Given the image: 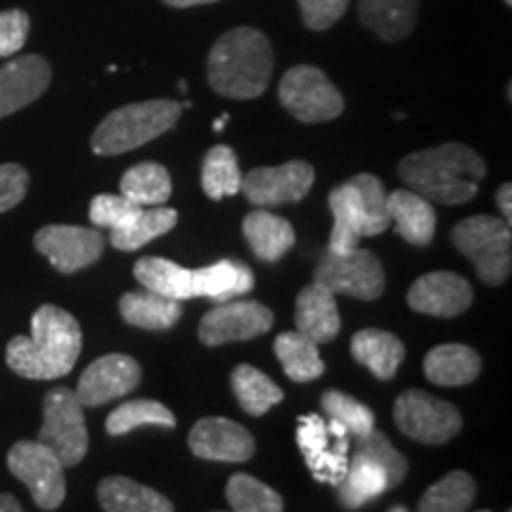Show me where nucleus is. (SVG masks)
<instances>
[{
    "mask_svg": "<svg viewBox=\"0 0 512 512\" xmlns=\"http://www.w3.org/2000/svg\"><path fill=\"white\" fill-rule=\"evenodd\" d=\"M328 204L332 211V233L328 252L349 254L358 247V240L370 238V221L363 195L354 181H347L330 190Z\"/></svg>",
    "mask_w": 512,
    "mask_h": 512,
    "instance_id": "19",
    "label": "nucleus"
},
{
    "mask_svg": "<svg viewBox=\"0 0 512 512\" xmlns=\"http://www.w3.org/2000/svg\"><path fill=\"white\" fill-rule=\"evenodd\" d=\"M53 69L41 55H24L0 67V119L31 105L48 91Z\"/></svg>",
    "mask_w": 512,
    "mask_h": 512,
    "instance_id": "18",
    "label": "nucleus"
},
{
    "mask_svg": "<svg viewBox=\"0 0 512 512\" xmlns=\"http://www.w3.org/2000/svg\"><path fill=\"white\" fill-rule=\"evenodd\" d=\"M0 512H24V508L12 494H0Z\"/></svg>",
    "mask_w": 512,
    "mask_h": 512,
    "instance_id": "47",
    "label": "nucleus"
},
{
    "mask_svg": "<svg viewBox=\"0 0 512 512\" xmlns=\"http://www.w3.org/2000/svg\"><path fill=\"white\" fill-rule=\"evenodd\" d=\"M143 370L136 358L126 354H107L83 370L79 387L74 389L83 408H98L102 403L121 399L140 384Z\"/></svg>",
    "mask_w": 512,
    "mask_h": 512,
    "instance_id": "15",
    "label": "nucleus"
},
{
    "mask_svg": "<svg viewBox=\"0 0 512 512\" xmlns=\"http://www.w3.org/2000/svg\"><path fill=\"white\" fill-rule=\"evenodd\" d=\"M190 451L214 463H247L256 444L249 430L228 418H204L192 427L188 437Z\"/></svg>",
    "mask_w": 512,
    "mask_h": 512,
    "instance_id": "17",
    "label": "nucleus"
},
{
    "mask_svg": "<svg viewBox=\"0 0 512 512\" xmlns=\"http://www.w3.org/2000/svg\"><path fill=\"white\" fill-rule=\"evenodd\" d=\"M358 185L363 195V204H366L368 221H370V238L382 235L389 228V211H387V190H384L382 181L373 174H358L351 178Z\"/></svg>",
    "mask_w": 512,
    "mask_h": 512,
    "instance_id": "41",
    "label": "nucleus"
},
{
    "mask_svg": "<svg viewBox=\"0 0 512 512\" xmlns=\"http://www.w3.org/2000/svg\"><path fill=\"white\" fill-rule=\"evenodd\" d=\"M389 489H392V484H389L387 472L366 458H349L347 475L337 484L339 503L347 510L363 508L377 496L387 494Z\"/></svg>",
    "mask_w": 512,
    "mask_h": 512,
    "instance_id": "31",
    "label": "nucleus"
},
{
    "mask_svg": "<svg viewBox=\"0 0 512 512\" xmlns=\"http://www.w3.org/2000/svg\"><path fill=\"white\" fill-rule=\"evenodd\" d=\"M105 427L107 434H112V437H124V434L138 430V427H166V430H174L176 415L164 403L152 399H136L114 408L107 415Z\"/></svg>",
    "mask_w": 512,
    "mask_h": 512,
    "instance_id": "36",
    "label": "nucleus"
},
{
    "mask_svg": "<svg viewBox=\"0 0 512 512\" xmlns=\"http://www.w3.org/2000/svg\"><path fill=\"white\" fill-rule=\"evenodd\" d=\"M64 467L79 465L88 453V427L74 389L55 387L43 399V427L38 439Z\"/></svg>",
    "mask_w": 512,
    "mask_h": 512,
    "instance_id": "6",
    "label": "nucleus"
},
{
    "mask_svg": "<svg viewBox=\"0 0 512 512\" xmlns=\"http://www.w3.org/2000/svg\"><path fill=\"white\" fill-rule=\"evenodd\" d=\"M313 280L325 285L332 294L373 302L384 292L382 261L370 249H351L349 254L325 252L320 256Z\"/></svg>",
    "mask_w": 512,
    "mask_h": 512,
    "instance_id": "9",
    "label": "nucleus"
},
{
    "mask_svg": "<svg viewBox=\"0 0 512 512\" xmlns=\"http://www.w3.org/2000/svg\"><path fill=\"white\" fill-rule=\"evenodd\" d=\"M394 422L408 439L420 444H446L463 427V418L453 403L420 389H408L396 399Z\"/></svg>",
    "mask_w": 512,
    "mask_h": 512,
    "instance_id": "10",
    "label": "nucleus"
},
{
    "mask_svg": "<svg viewBox=\"0 0 512 512\" xmlns=\"http://www.w3.org/2000/svg\"><path fill=\"white\" fill-rule=\"evenodd\" d=\"M136 207L138 204L126 200L124 195H95L88 216H91V223L95 228L112 230L117 228Z\"/></svg>",
    "mask_w": 512,
    "mask_h": 512,
    "instance_id": "44",
    "label": "nucleus"
},
{
    "mask_svg": "<svg viewBox=\"0 0 512 512\" xmlns=\"http://www.w3.org/2000/svg\"><path fill=\"white\" fill-rule=\"evenodd\" d=\"M505 5H508V8H510V5H512V0H505Z\"/></svg>",
    "mask_w": 512,
    "mask_h": 512,
    "instance_id": "52",
    "label": "nucleus"
},
{
    "mask_svg": "<svg viewBox=\"0 0 512 512\" xmlns=\"http://www.w3.org/2000/svg\"><path fill=\"white\" fill-rule=\"evenodd\" d=\"M422 370L439 387H463L482 373V356L465 344H439L425 356Z\"/></svg>",
    "mask_w": 512,
    "mask_h": 512,
    "instance_id": "24",
    "label": "nucleus"
},
{
    "mask_svg": "<svg viewBox=\"0 0 512 512\" xmlns=\"http://www.w3.org/2000/svg\"><path fill=\"white\" fill-rule=\"evenodd\" d=\"M98 501L105 512H174L169 498L128 477L102 479Z\"/></svg>",
    "mask_w": 512,
    "mask_h": 512,
    "instance_id": "28",
    "label": "nucleus"
},
{
    "mask_svg": "<svg viewBox=\"0 0 512 512\" xmlns=\"http://www.w3.org/2000/svg\"><path fill=\"white\" fill-rule=\"evenodd\" d=\"M337 294H332L328 287L313 280L306 285L297 297L294 306V325L297 332L309 337L316 344H328L339 335L342 320L337 311Z\"/></svg>",
    "mask_w": 512,
    "mask_h": 512,
    "instance_id": "20",
    "label": "nucleus"
},
{
    "mask_svg": "<svg viewBox=\"0 0 512 512\" xmlns=\"http://www.w3.org/2000/svg\"><path fill=\"white\" fill-rule=\"evenodd\" d=\"M389 512H408L406 508H403V505H394V508L392 510H389Z\"/></svg>",
    "mask_w": 512,
    "mask_h": 512,
    "instance_id": "50",
    "label": "nucleus"
},
{
    "mask_svg": "<svg viewBox=\"0 0 512 512\" xmlns=\"http://www.w3.org/2000/svg\"><path fill=\"white\" fill-rule=\"evenodd\" d=\"M418 5L420 0H358V17L382 41L399 43L411 36Z\"/></svg>",
    "mask_w": 512,
    "mask_h": 512,
    "instance_id": "25",
    "label": "nucleus"
},
{
    "mask_svg": "<svg viewBox=\"0 0 512 512\" xmlns=\"http://www.w3.org/2000/svg\"><path fill=\"white\" fill-rule=\"evenodd\" d=\"M171 8H195V5H209L216 3V0H164Z\"/></svg>",
    "mask_w": 512,
    "mask_h": 512,
    "instance_id": "48",
    "label": "nucleus"
},
{
    "mask_svg": "<svg viewBox=\"0 0 512 512\" xmlns=\"http://www.w3.org/2000/svg\"><path fill=\"white\" fill-rule=\"evenodd\" d=\"M389 219L394 221L396 233L408 245L427 247L437 230V211L432 202L413 190H394L387 195Z\"/></svg>",
    "mask_w": 512,
    "mask_h": 512,
    "instance_id": "21",
    "label": "nucleus"
},
{
    "mask_svg": "<svg viewBox=\"0 0 512 512\" xmlns=\"http://www.w3.org/2000/svg\"><path fill=\"white\" fill-rule=\"evenodd\" d=\"M320 403H323L325 415L335 420L337 425H342L351 439H361L375 430V413L370 411L366 403L356 401L354 396L330 389V392L323 394Z\"/></svg>",
    "mask_w": 512,
    "mask_h": 512,
    "instance_id": "40",
    "label": "nucleus"
},
{
    "mask_svg": "<svg viewBox=\"0 0 512 512\" xmlns=\"http://www.w3.org/2000/svg\"><path fill=\"white\" fill-rule=\"evenodd\" d=\"M316 181V171L304 159L280 166H259L247 176H242V188L245 197L254 207L268 209L280 207V204L302 202Z\"/></svg>",
    "mask_w": 512,
    "mask_h": 512,
    "instance_id": "12",
    "label": "nucleus"
},
{
    "mask_svg": "<svg viewBox=\"0 0 512 512\" xmlns=\"http://www.w3.org/2000/svg\"><path fill=\"white\" fill-rule=\"evenodd\" d=\"M283 107L302 124L332 121L344 112V98L323 69L311 64H297L287 69L278 86Z\"/></svg>",
    "mask_w": 512,
    "mask_h": 512,
    "instance_id": "7",
    "label": "nucleus"
},
{
    "mask_svg": "<svg viewBox=\"0 0 512 512\" xmlns=\"http://www.w3.org/2000/svg\"><path fill=\"white\" fill-rule=\"evenodd\" d=\"M226 501L233 512H283L285 503L278 491L252 475H233L226 486Z\"/></svg>",
    "mask_w": 512,
    "mask_h": 512,
    "instance_id": "38",
    "label": "nucleus"
},
{
    "mask_svg": "<svg viewBox=\"0 0 512 512\" xmlns=\"http://www.w3.org/2000/svg\"><path fill=\"white\" fill-rule=\"evenodd\" d=\"M171 183L166 166L157 162H140L121 176V195L138 207H162L171 197Z\"/></svg>",
    "mask_w": 512,
    "mask_h": 512,
    "instance_id": "33",
    "label": "nucleus"
},
{
    "mask_svg": "<svg viewBox=\"0 0 512 512\" xmlns=\"http://www.w3.org/2000/svg\"><path fill=\"white\" fill-rule=\"evenodd\" d=\"M304 24L311 31H325L335 27L349 8V0H297Z\"/></svg>",
    "mask_w": 512,
    "mask_h": 512,
    "instance_id": "43",
    "label": "nucleus"
},
{
    "mask_svg": "<svg viewBox=\"0 0 512 512\" xmlns=\"http://www.w3.org/2000/svg\"><path fill=\"white\" fill-rule=\"evenodd\" d=\"M242 233H245L247 245L252 247L256 259L266 261V264L283 259L297 242L292 223L283 216L271 214L268 209H254L252 214H247L242 221Z\"/></svg>",
    "mask_w": 512,
    "mask_h": 512,
    "instance_id": "23",
    "label": "nucleus"
},
{
    "mask_svg": "<svg viewBox=\"0 0 512 512\" xmlns=\"http://www.w3.org/2000/svg\"><path fill=\"white\" fill-rule=\"evenodd\" d=\"M351 441H354V446H351L349 458H366L370 463L380 465L382 470L387 472L392 489H396V486L406 479L408 460L396 451L392 441L387 439V434L373 430L370 434H366V437L351 439Z\"/></svg>",
    "mask_w": 512,
    "mask_h": 512,
    "instance_id": "39",
    "label": "nucleus"
},
{
    "mask_svg": "<svg viewBox=\"0 0 512 512\" xmlns=\"http://www.w3.org/2000/svg\"><path fill=\"white\" fill-rule=\"evenodd\" d=\"M273 328V311L259 302H223L204 313L200 342L204 347H223L228 342H247Z\"/></svg>",
    "mask_w": 512,
    "mask_h": 512,
    "instance_id": "13",
    "label": "nucleus"
},
{
    "mask_svg": "<svg viewBox=\"0 0 512 512\" xmlns=\"http://www.w3.org/2000/svg\"><path fill=\"white\" fill-rule=\"evenodd\" d=\"M456 249L477 268L479 280L491 287L503 285L512 271L510 223L496 216H470L453 228Z\"/></svg>",
    "mask_w": 512,
    "mask_h": 512,
    "instance_id": "5",
    "label": "nucleus"
},
{
    "mask_svg": "<svg viewBox=\"0 0 512 512\" xmlns=\"http://www.w3.org/2000/svg\"><path fill=\"white\" fill-rule=\"evenodd\" d=\"M254 273L242 261L221 259L216 264L192 271V292L195 297H207L211 302H233L242 294L252 292Z\"/></svg>",
    "mask_w": 512,
    "mask_h": 512,
    "instance_id": "22",
    "label": "nucleus"
},
{
    "mask_svg": "<svg viewBox=\"0 0 512 512\" xmlns=\"http://www.w3.org/2000/svg\"><path fill=\"white\" fill-rule=\"evenodd\" d=\"M297 444L316 482L332 486L342 482L351 451V437L342 425L320 418L318 413L302 415L297 422Z\"/></svg>",
    "mask_w": 512,
    "mask_h": 512,
    "instance_id": "8",
    "label": "nucleus"
},
{
    "mask_svg": "<svg viewBox=\"0 0 512 512\" xmlns=\"http://www.w3.org/2000/svg\"><path fill=\"white\" fill-rule=\"evenodd\" d=\"M178 91H188V86H185V81H178Z\"/></svg>",
    "mask_w": 512,
    "mask_h": 512,
    "instance_id": "51",
    "label": "nucleus"
},
{
    "mask_svg": "<svg viewBox=\"0 0 512 512\" xmlns=\"http://www.w3.org/2000/svg\"><path fill=\"white\" fill-rule=\"evenodd\" d=\"M475 292L463 275L434 271L415 280L408 290V306L434 318H456L470 309Z\"/></svg>",
    "mask_w": 512,
    "mask_h": 512,
    "instance_id": "16",
    "label": "nucleus"
},
{
    "mask_svg": "<svg viewBox=\"0 0 512 512\" xmlns=\"http://www.w3.org/2000/svg\"><path fill=\"white\" fill-rule=\"evenodd\" d=\"M351 356L361 366H366L377 380L387 382L399 370L403 356H406V347L392 332L368 328L351 337Z\"/></svg>",
    "mask_w": 512,
    "mask_h": 512,
    "instance_id": "27",
    "label": "nucleus"
},
{
    "mask_svg": "<svg viewBox=\"0 0 512 512\" xmlns=\"http://www.w3.org/2000/svg\"><path fill=\"white\" fill-rule=\"evenodd\" d=\"M133 275L145 290L162 294V297L185 302L195 299L192 292V268H185L176 261L162 259V256H143L133 268Z\"/></svg>",
    "mask_w": 512,
    "mask_h": 512,
    "instance_id": "30",
    "label": "nucleus"
},
{
    "mask_svg": "<svg viewBox=\"0 0 512 512\" xmlns=\"http://www.w3.org/2000/svg\"><path fill=\"white\" fill-rule=\"evenodd\" d=\"M178 223L176 209L169 207H136L117 228L110 230L112 247L121 252H136L147 242L162 238Z\"/></svg>",
    "mask_w": 512,
    "mask_h": 512,
    "instance_id": "26",
    "label": "nucleus"
},
{
    "mask_svg": "<svg viewBox=\"0 0 512 512\" xmlns=\"http://www.w3.org/2000/svg\"><path fill=\"white\" fill-rule=\"evenodd\" d=\"M228 119H230V114L226 112V114H223V117L221 119H216L214 121V131L216 133H221L223 131V128H226V124H228Z\"/></svg>",
    "mask_w": 512,
    "mask_h": 512,
    "instance_id": "49",
    "label": "nucleus"
},
{
    "mask_svg": "<svg viewBox=\"0 0 512 512\" xmlns=\"http://www.w3.org/2000/svg\"><path fill=\"white\" fill-rule=\"evenodd\" d=\"M29 190V171L19 164H0V211H10Z\"/></svg>",
    "mask_w": 512,
    "mask_h": 512,
    "instance_id": "45",
    "label": "nucleus"
},
{
    "mask_svg": "<svg viewBox=\"0 0 512 512\" xmlns=\"http://www.w3.org/2000/svg\"><path fill=\"white\" fill-rule=\"evenodd\" d=\"M181 304L162 294L140 290L128 292L119 299V313L128 325L140 330H169L181 320Z\"/></svg>",
    "mask_w": 512,
    "mask_h": 512,
    "instance_id": "29",
    "label": "nucleus"
},
{
    "mask_svg": "<svg viewBox=\"0 0 512 512\" xmlns=\"http://www.w3.org/2000/svg\"><path fill=\"white\" fill-rule=\"evenodd\" d=\"M273 62V48L266 34L252 27L230 29L209 53V86L223 98L254 100L266 93Z\"/></svg>",
    "mask_w": 512,
    "mask_h": 512,
    "instance_id": "3",
    "label": "nucleus"
},
{
    "mask_svg": "<svg viewBox=\"0 0 512 512\" xmlns=\"http://www.w3.org/2000/svg\"><path fill=\"white\" fill-rule=\"evenodd\" d=\"M219 512H221V510H219ZM230 512H233V510H230Z\"/></svg>",
    "mask_w": 512,
    "mask_h": 512,
    "instance_id": "55",
    "label": "nucleus"
},
{
    "mask_svg": "<svg viewBox=\"0 0 512 512\" xmlns=\"http://www.w3.org/2000/svg\"><path fill=\"white\" fill-rule=\"evenodd\" d=\"M230 384H233V392L238 396L240 408L252 418H259V415H266L273 406H278L283 401V389L275 384L271 377L256 370L254 366H247L242 363L233 370L230 375Z\"/></svg>",
    "mask_w": 512,
    "mask_h": 512,
    "instance_id": "34",
    "label": "nucleus"
},
{
    "mask_svg": "<svg viewBox=\"0 0 512 512\" xmlns=\"http://www.w3.org/2000/svg\"><path fill=\"white\" fill-rule=\"evenodd\" d=\"M34 245L60 273H76L100 259L105 238L95 228L46 226L36 233Z\"/></svg>",
    "mask_w": 512,
    "mask_h": 512,
    "instance_id": "14",
    "label": "nucleus"
},
{
    "mask_svg": "<svg viewBox=\"0 0 512 512\" xmlns=\"http://www.w3.org/2000/svg\"><path fill=\"white\" fill-rule=\"evenodd\" d=\"M273 349L275 356L283 363L285 375L292 382H313L325 373V361L320 358L318 344L311 342L309 337H304L302 332H283V335L275 337Z\"/></svg>",
    "mask_w": 512,
    "mask_h": 512,
    "instance_id": "32",
    "label": "nucleus"
},
{
    "mask_svg": "<svg viewBox=\"0 0 512 512\" xmlns=\"http://www.w3.org/2000/svg\"><path fill=\"white\" fill-rule=\"evenodd\" d=\"M477 512H491V510H477Z\"/></svg>",
    "mask_w": 512,
    "mask_h": 512,
    "instance_id": "53",
    "label": "nucleus"
},
{
    "mask_svg": "<svg viewBox=\"0 0 512 512\" xmlns=\"http://www.w3.org/2000/svg\"><path fill=\"white\" fill-rule=\"evenodd\" d=\"M81 344L79 320L60 306L43 304L31 316V337L10 339L5 361L27 380H60L74 370Z\"/></svg>",
    "mask_w": 512,
    "mask_h": 512,
    "instance_id": "1",
    "label": "nucleus"
},
{
    "mask_svg": "<svg viewBox=\"0 0 512 512\" xmlns=\"http://www.w3.org/2000/svg\"><path fill=\"white\" fill-rule=\"evenodd\" d=\"M29 15L24 10L0 12V57H12L24 48L29 38Z\"/></svg>",
    "mask_w": 512,
    "mask_h": 512,
    "instance_id": "42",
    "label": "nucleus"
},
{
    "mask_svg": "<svg viewBox=\"0 0 512 512\" xmlns=\"http://www.w3.org/2000/svg\"><path fill=\"white\" fill-rule=\"evenodd\" d=\"M242 188V171L233 147L216 145L204 155L202 162V190L209 200L238 195Z\"/></svg>",
    "mask_w": 512,
    "mask_h": 512,
    "instance_id": "35",
    "label": "nucleus"
},
{
    "mask_svg": "<svg viewBox=\"0 0 512 512\" xmlns=\"http://www.w3.org/2000/svg\"><path fill=\"white\" fill-rule=\"evenodd\" d=\"M401 181L425 200L456 207L475 200L486 176L484 159L463 143H446L401 159Z\"/></svg>",
    "mask_w": 512,
    "mask_h": 512,
    "instance_id": "2",
    "label": "nucleus"
},
{
    "mask_svg": "<svg viewBox=\"0 0 512 512\" xmlns=\"http://www.w3.org/2000/svg\"><path fill=\"white\" fill-rule=\"evenodd\" d=\"M505 512H510V510H505Z\"/></svg>",
    "mask_w": 512,
    "mask_h": 512,
    "instance_id": "54",
    "label": "nucleus"
},
{
    "mask_svg": "<svg viewBox=\"0 0 512 512\" xmlns=\"http://www.w3.org/2000/svg\"><path fill=\"white\" fill-rule=\"evenodd\" d=\"M475 496V479L463 470L448 472L422 494L418 512H467L475 503Z\"/></svg>",
    "mask_w": 512,
    "mask_h": 512,
    "instance_id": "37",
    "label": "nucleus"
},
{
    "mask_svg": "<svg viewBox=\"0 0 512 512\" xmlns=\"http://www.w3.org/2000/svg\"><path fill=\"white\" fill-rule=\"evenodd\" d=\"M181 112V102L176 100H147L119 107L95 128L91 138L93 152L100 157H114L152 143L178 124Z\"/></svg>",
    "mask_w": 512,
    "mask_h": 512,
    "instance_id": "4",
    "label": "nucleus"
},
{
    "mask_svg": "<svg viewBox=\"0 0 512 512\" xmlns=\"http://www.w3.org/2000/svg\"><path fill=\"white\" fill-rule=\"evenodd\" d=\"M8 470L27 486L41 510H57L64 503V465L41 441H17L8 453Z\"/></svg>",
    "mask_w": 512,
    "mask_h": 512,
    "instance_id": "11",
    "label": "nucleus"
},
{
    "mask_svg": "<svg viewBox=\"0 0 512 512\" xmlns=\"http://www.w3.org/2000/svg\"><path fill=\"white\" fill-rule=\"evenodd\" d=\"M496 202H498V209H501V214H503V221L510 223L512 221V185L510 183H503L501 188H498Z\"/></svg>",
    "mask_w": 512,
    "mask_h": 512,
    "instance_id": "46",
    "label": "nucleus"
}]
</instances>
